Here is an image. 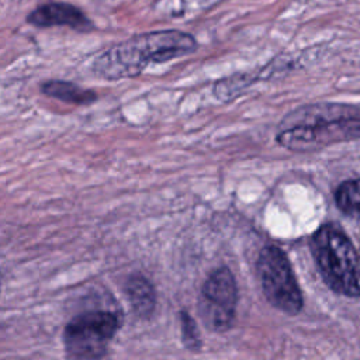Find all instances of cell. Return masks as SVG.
I'll use <instances>...</instances> for the list:
<instances>
[{"label":"cell","mask_w":360,"mask_h":360,"mask_svg":"<svg viewBox=\"0 0 360 360\" xmlns=\"http://www.w3.org/2000/svg\"><path fill=\"white\" fill-rule=\"evenodd\" d=\"M262 77L266 79L264 68H262L259 72H242L224 77L214 84V96L221 101H231L239 97L248 87Z\"/></svg>","instance_id":"30bf717a"},{"label":"cell","mask_w":360,"mask_h":360,"mask_svg":"<svg viewBox=\"0 0 360 360\" xmlns=\"http://www.w3.org/2000/svg\"><path fill=\"white\" fill-rule=\"evenodd\" d=\"M120 328V318L110 311H90L76 315L63 330L69 360H101Z\"/></svg>","instance_id":"277c9868"},{"label":"cell","mask_w":360,"mask_h":360,"mask_svg":"<svg viewBox=\"0 0 360 360\" xmlns=\"http://www.w3.org/2000/svg\"><path fill=\"white\" fill-rule=\"evenodd\" d=\"M180 326H181V339L184 346L193 352L198 350L201 347V336H200L195 321L186 311L180 312Z\"/></svg>","instance_id":"7c38bea8"},{"label":"cell","mask_w":360,"mask_h":360,"mask_svg":"<svg viewBox=\"0 0 360 360\" xmlns=\"http://www.w3.org/2000/svg\"><path fill=\"white\" fill-rule=\"evenodd\" d=\"M41 91L52 98L75 105H89L96 101L97 94L90 89H83L72 82L48 80L42 83Z\"/></svg>","instance_id":"9c48e42d"},{"label":"cell","mask_w":360,"mask_h":360,"mask_svg":"<svg viewBox=\"0 0 360 360\" xmlns=\"http://www.w3.org/2000/svg\"><path fill=\"white\" fill-rule=\"evenodd\" d=\"M311 248L325 283L333 291L346 297L360 295V259L339 226H321L312 236Z\"/></svg>","instance_id":"3957f363"},{"label":"cell","mask_w":360,"mask_h":360,"mask_svg":"<svg viewBox=\"0 0 360 360\" xmlns=\"http://www.w3.org/2000/svg\"><path fill=\"white\" fill-rule=\"evenodd\" d=\"M257 273L263 292L277 309L295 315L302 308V294L292 274L287 256L276 246L262 249Z\"/></svg>","instance_id":"5b68a950"},{"label":"cell","mask_w":360,"mask_h":360,"mask_svg":"<svg viewBox=\"0 0 360 360\" xmlns=\"http://www.w3.org/2000/svg\"><path fill=\"white\" fill-rule=\"evenodd\" d=\"M238 288L226 267L214 270L204 281L198 298V311L205 326L214 332H225L235 318Z\"/></svg>","instance_id":"8992f818"},{"label":"cell","mask_w":360,"mask_h":360,"mask_svg":"<svg viewBox=\"0 0 360 360\" xmlns=\"http://www.w3.org/2000/svg\"><path fill=\"white\" fill-rule=\"evenodd\" d=\"M195 38L179 30H160L136 34L101 52L91 70L104 80L135 77L149 63H163L197 49Z\"/></svg>","instance_id":"7a4b0ae2"},{"label":"cell","mask_w":360,"mask_h":360,"mask_svg":"<svg viewBox=\"0 0 360 360\" xmlns=\"http://www.w3.org/2000/svg\"><path fill=\"white\" fill-rule=\"evenodd\" d=\"M125 291L134 314L138 318H149L156 305L153 284L142 274H132L125 283Z\"/></svg>","instance_id":"ba28073f"},{"label":"cell","mask_w":360,"mask_h":360,"mask_svg":"<svg viewBox=\"0 0 360 360\" xmlns=\"http://www.w3.org/2000/svg\"><path fill=\"white\" fill-rule=\"evenodd\" d=\"M336 204L349 215H360V179L347 180L336 190Z\"/></svg>","instance_id":"8fae6325"},{"label":"cell","mask_w":360,"mask_h":360,"mask_svg":"<svg viewBox=\"0 0 360 360\" xmlns=\"http://www.w3.org/2000/svg\"><path fill=\"white\" fill-rule=\"evenodd\" d=\"M27 22L39 28L69 27L80 32L94 28L86 14L69 3H45L27 15Z\"/></svg>","instance_id":"52a82bcc"},{"label":"cell","mask_w":360,"mask_h":360,"mask_svg":"<svg viewBox=\"0 0 360 360\" xmlns=\"http://www.w3.org/2000/svg\"><path fill=\"white\" fill-rule=\"evenodd\" d=\"M1 285H3V276H1V271H0V292H1Z\"/></svg>","instance_id":"4fadbf2b"},{"label":"cell","mask_w":360,"mask_h":360,"mask_svg":"<svg viewBox=\"0 0 360 360\" xmlns=\"http://www.w3.org/2000/svg\"><path fill=\"white\" fill-rule=\"evenodd\" d=\"M360 138V107L346 103H311L290 111L280 122L277 142L294 152H309Z\"/></svg>","instance_id":"6da1fadb"}]
</instances>
